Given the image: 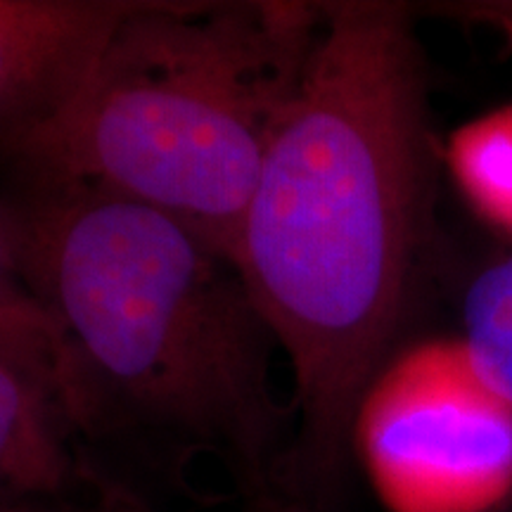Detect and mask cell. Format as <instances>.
I'll list each match as a JSON object with an SVG mask.
<instances>
[{"label":"cell","mask_w":512,"mask_h":512,"mask_svg":"<svg viewBox=\"0 0 512 512\" xmlns=\"http://www.w3.org/2000/svg\"><path fill=\"white\" fill-rule=\"evenodd\" d=\"M439 150L411 10L323 3L235 249L292 373L283 505L332 512L342 491L358 399L420 297Z\"/></svg>","instance_id":"1"},{"label":"cell","mask_w":512,"mask_h":512,"mask_svg":"<svg viewBox=\"0 0 512 512\" xmlns=\"http://www.w3.org/2000/svg\"><path fill=\"white\" fill-rule=\"evenodd\" d=\"M17 266L60 342L81 444L214 458L256 512L283 508L294 413L278 339L238 264L162 211L83 185L0 190Z\"/></svg>","instance_id":"2"},{"label":"cell","mask_w":512,"mask_h":512,"mask_svg":"<svg viewBox=\"0 0 512 512\" xmlns=\"http://www.w3.org/2000/svg\"><path fill=\"white\" fill-rule=\"evenodd\" d=\"M320 24L323 3L131 0L72 91L0 133V169L157 209L235 261Z\"/></svg>","instance_id":"3"},{"label":"cell","mask_w":512,"mask_h":512,"mask_svg":"<svg viewBox=\"0 0 512 512\" xmlns=\"http://www.w3.org/2000/svg\"><path fill=\"white\" fill-rule=\"evenodd\" d=\"M349 448L387 512L512 510V396L460 335L392 351L358 399Z\"/></svg>","instance_id":"4"},{"label":"cell","mask_w":512,"mask_h":512,"mask_svg":"<svg viewBox=\"0 0 512 512\" xmlns=\"http://www.w3.org/2000/svg\"><path fill=\"white\" fill-rule=\"evenodd\" d=\"M88 494L110 512H136L124 486L86 456L60 387L48 375L0 354V505L83 512Z\"/></svg>","instance_id":"5"},{"label":"cell","mask_w":512,"mask_h":512,"mask_svg":"<svg viewBox=\"0 0 512 512\" xmlns=\"http://www.w3.org/2000/svg\"><path fill=\"white\" fill-rule=\"evenodd\" d=\"M128 8L131 0H0V133L72 91Z\"/></svg>","instance_id":"6"},{"label":"cell","mask_w":512,"mask_h":512,"mask_svg":"<svg viewBox=\"0 0 512 512\" xmlns=\"http://www.w3.org/2000/svg\"><path fill=\"white\" fill-rule=\"evenodd\" d=\"M453 188L501 245H512V102L460 124L439 150Z\"/></svg>","instance_id":"7"},{"label":"cell","mask_w":512,"mask_h":512,"mask_svg":"<svg viewBox=\"0 0 512 512\" xmlns=\"http://www.w3.org/2000/svg\"><path fill=\"white\" fill-rule=\"evenodd\" d=\"M460 337L505 394L512 396V245H501L467 280Z\"/></svg>","instance_id":"8"},{"label":"cell","mask_w":512,"mask_h":512,"mask_svg":"<svg viewBox=\"0 0 512 512\" xmlns=\"http://www.w3.org/2000/svg\"><path fill=\"white\" fill-rule=\"evenodd\" d=\"M0 354L48 375L62 394L57 332L19 273L3 204H0Z\"/></svg>","instance_id":"9"},{"label":"cell","mask_w":512,"mask_h":512,"mask_svg":"<svg viewBox=\"0 0 512 512\" xmlns=\"http://www.w3.org/2000/svg\"><path fill=\"white\" fill-rule=\"evenodd\" d=\"M0 512H60V510H38V508H12V505H0Z\"/></svg>","instance_id":"10"},{"label":"cell","mask_w":512,"mask_h":512,"mask_svg":"<svg viewBox=\"0 0 512 512\" xmlns=\"http://www.w3.org/2000/svg\"><path fill=\"white\" fill-rule=\"evenodd\" d=\"M278 512H306L302 508H292V505H285V508H280Z\"/></svg>","instance_id":"11"}]
</instances>
